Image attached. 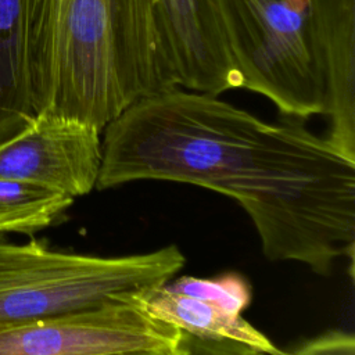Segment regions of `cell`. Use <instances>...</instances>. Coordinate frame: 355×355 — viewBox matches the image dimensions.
Instances as JSON below:
<instances>
[{
	"mask_svg": "<svg viewBox=\"0 0 355 355\" xmlns=\"http://www.w3.org/2000/svg\"><path fill=\"white\" fill-rule=\"evenodd\" d=\"M96 187L136 180L201 186L236 200L270 261L329 275L355 247V161L290 119L265 122L218 96L173 87L104 129Z\"/></svg>",
	"mask_w": 355,
	"mask_h": 355,
	"instance_id": "cell-1",
	"label": "cell"
},
{
	"mask_svg": "<svg viewBox=\"0 0 355 355\" xmlns=\"http://www.w3.org/2000/svg\"><path fill=\"white\" fill-rule=\"evenodd\" d=\"M33 115L103 132L137 100L179 87L155 0H28Z\"/></svg>",
	"mask_w": 355,
	"mask_h": 355,
	"instance_id": "cell-2",
	"label": "cell"
},
{
	"mask_svg": "<svg viewBox=\"0 0 355 355\" xmlns=\"http://www.w3.org/2000/svg\"><path fill=\"white\" fill-rule=\"evenodd\" d=\"M184 265L176 245L126 257L51 250L0 240V327L114 304H137Z\"/></svg>",
	"mask_w": 355,
	"mask_h": 355,
	"instance_id": "cell-3",
	"label": "cell"
},
{
	"mask_svg": "<svg viewBox=\"0 0 355 355\" xmlns=\"http://www.w3.org/2000/svg\"><path fill=\"white\" fill-rule=\"evenodd\" d=\"M245 90L288 119L327 115V83L311 0H219Z\"/></svg>",
	"mask_w": 355,
	"mask_h": 355,
	"instance_id": "cell-4",
	"label": "cell"
},
{
	"mask_svg": "<svg viewBox=\"0 0 355 355\" xmlns=\"http://www.w3.org/2000/svg\"><path fill=\"white\" fill-rule=\"evenodd\" d=\"M179 333L137 304H114L0 327V355L171 352Z\"/></svg>",
	"mask_w": 355,
	"mask_h": 355,
	"instance_id": "cell-5",
	"label": "cell"
},
{
	"mask_svg": "<svg viewBox=\"0 0 355 355\" xmlns=\"http://www.w3.org/2000/svg\"><path fill=\"white\" fill-rule=\"evenodd\" d=\"M100 135L86 123L37 114L0 141V176L50 187L72 198L85 196L98 180Z\"/></svg>",
	"mask_w": 355,
	"mask_h": 355,
	"instance_id": "cell-6",
	"label": "cell"
},
{
	"mask_svg": "<svg viewBox=\"0 0 355 355\" xmlns=\"http://www.w3.org/2000/svg\"><path fill=\"white\" fill-rule=\"evenodd\" d=\"M178 86L219 96L241 89L219 0H155Z\"/></svg>",
	"mask_w": 355,
	"mask_h": 355,
	"instance_id": "cell-7",
	"label": "cell"
},
{
	"mask_svg": "<svg viewBox=\"0 0 355 355\" xmlns=\"http://www.w3.org/2000/svg\"><path fill=\"white\" fill-rule=\"evenodd\" d=\"M327 83L326 139L355 161V0H311Z\"/></svg>",
	"mask_w": 355,
	"mask_h": 355,
	"instance_id": "cell-8",
	"label": "cell"
},
{
	"mask_svg": "<svg viewBox=\"0 0 355 355\" xmlns=\"http://www.w3.org/2000/svg\"><path fill=\"white\" fill-rule=\"evenodd\" d=\"M137 305L153 318L194 336L237 341L257 348L265 355H288L287 351L276 347L263 333L247 322L241 313L175 293L165 284L147 291L137 301Z\"/></svg>",
	"mask_w": 355,
	"mask_h": 355,
	"instance_id": "cell-9",
	"label": "cell"
},
{
	"mask_svg": "<svg viewBox=\"0 0 355 355\" xmlns=\"http://www.w3.org/2000/svg\"><path fill=\"white\" fill-rule=\"evenodd\" d=\"M26 4L28 0H0V141L35 116L26 73Z\"/></svg>",
	"mask_w": 355,
	"mask_h": 355,
	"instance_id": "cell-10",
	"label": "cell"
},
{
	"mask_svg": "<svg viewBox=\"0 0 355 355\" xmlns=\"http://www.w3.org/2000/svg\"><path fill=\"white\" fill-rule=\"evenodd\" d=\"M73 198L50 187L0 176V234L33 236L54 225Z\"/></svg>",
	"mask_w": 355,
	"mask_h": 355,
	"instance_id": "cell-11",
	"label": "cell"
},
{
	"mask_svg": "<svg viewBox=\"0 0 355 355\" xmlns=\"http://www.w3.org/2000/svg\"><path fill=\"white\" fill-rule=\"evenodd\" d=\"M165 286L179 294L218 304L234 313H243L251 304L252 290L248 280L236 272L216 277L180 276Z\"/></svg>",
	"mask_w": 355,
	"mask_h": 355,
	"instance_id": "cell-12",
	"label": "cell"
},
{
	"mask_svg": "<svg viewBox=\"0 0 355 355\" xmlns=\"http://www.w3.org/2000/svg\"><path fill=\"white\" fill-rule=\"evenodd\" d=\"M171 355H265L263 352L247 344L232 340H215L190 334L187 331L179 333L178 341L171 351Z\"/></svg>",
	"mask_w": 355,
	"mask_h": 355,
	"instance_id": "cell-13",
	"label": "cell"
},
{
	"mask_svg": "<svg viewBox=\"0 0 355 355\" xmlns=\"http://www.w3.org/2000/svg\"><path fill=\"white\" fill-rule=\"evenodd\" d=\"M288 355H355V337L348 331L331 330L300 344Z\"/></svg>",
	"mask_w": 355,
	"mask_h": 355,
	"instance_id": "cell-14",
	"label": "cell"
},
{
	"mask_svg": "<svg viewBox=\"0 0 355 355\" xmlns=\"http://www.w3.org/2000/svg\"><path fill=\"white\" fill-rule=\"evenodd\" d=\"M123 355H171L166 351H146V352H133V354H123Z\"/></svg>",
	"mask_w": 355,
	"mask_h": 355,
	"instance_id": "cell-15",
	"label": "cell"
}]
</instances>
